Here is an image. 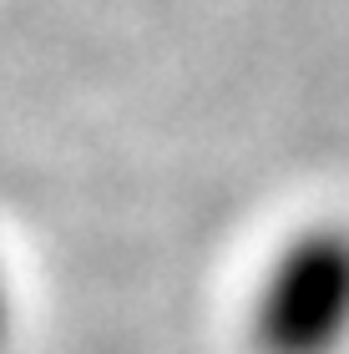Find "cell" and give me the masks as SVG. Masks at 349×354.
<instances>
[{
  "instance_id": "obj_1",
  "label": "cell",
  "mask_w": 349,
  "mask_h": 354,
  "mask_svg": "<svg viewBox=\"0 0 349 354\" xmlns=\"http://www.w3.org/2000/svg\"><path fill=\"white\" fill-rule=\"evenodd\" d=\"M258 354H349V223H309L263 263L248 304Z\"/></svg>"
},
{
  "instance_id": "obj_2",
  "label": "cell",
  "mask_w": 349,
  "mask_h": 354,
  "mask_svg": "<svg viewBox=\"0 0 349 354\" xmlns=\"http://www.w3.org/2000/svg\"><path fill=\"white\" fill-rule=\"evenodd\" d=\"M15 314H21V299H15L10 263H6V253H0V354H6L10 339H15Z\"/></svg>"
}]
</instances>
